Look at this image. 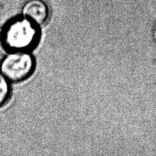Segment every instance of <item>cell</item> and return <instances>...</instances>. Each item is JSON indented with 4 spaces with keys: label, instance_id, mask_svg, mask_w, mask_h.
Masks as SVG:
<instances>
[{
    "label": "cell",
    "instance_id": "obj_1",
    "mask_svg": "<svg viewBox=\"0 0 156 156\" xmlns=\"http://www.w3.org/2000/svg\"><path fill=\"white\" fill-rule=\"evenodd\" d=\"M5 46L13 51H26L37 43V26L25 18L12 21L3 32Z\"/></svg>",
    "mask_w": 156,
    "mask_h": 156
},
{
    "label": "cell",
    "instance_id": "obj_2",
    "mask_svg": "<svg viewBox=\"0 0 156 156\" xmlns=\"http://www.w3.org/2000/svg\"><path fill=\"white\" fill-rule=\"evenodd\" d=\"M35 67L32 56L26 51H14L2 61L1 71L8 80L18 82L30 76Z\"/></svg>",
    "mask_w": 156,
    "mask_h": 156
},
{
    "label": "cell",
    "instance_id": "obj_3",
    "mask_svg": "<svg viewBox=\"0 0 156 156\" xmlns=\"http://www.w3.org/2000/svg\"><path fill=\"white\" fill-rule=\"evenodd\" d=\"M23 15L35 26H42L48 20L49 10L42 0H29L23 7Z\"/></svg>",
    "mask_w": 156,
    "mask_h": 156
},
{
    "label": "cell",
    "instance_id": "obj_4",
    "mask_svg": "<svg viewBox=\"0 0 156 156\" xmlns=\"http://www.w3.org/2000/svg\"><path fill=\"white\" fill-rule=\"evenodd\" d=\"M10 95V86L7 78L0 73V107L5 104Z\"/></svg>",
    "mask_w": 156,
    "mask_h": 156
},
{
    "label": "cell",
    "instance_id": "obj_5",
    "mask_svg": "<svg viewBox=\"0 0 156 156\" xmlns=\"http://www.w3.org/2000/svg\"><path fill=\"white\" fill-rule=\"evenodd\" d=\"M5 47V44L4 40L3 32L0 29V55L4 51Z\"/></svg>",
    "mask_w": 156,
    "mask_h": 156
}]
</instances>
